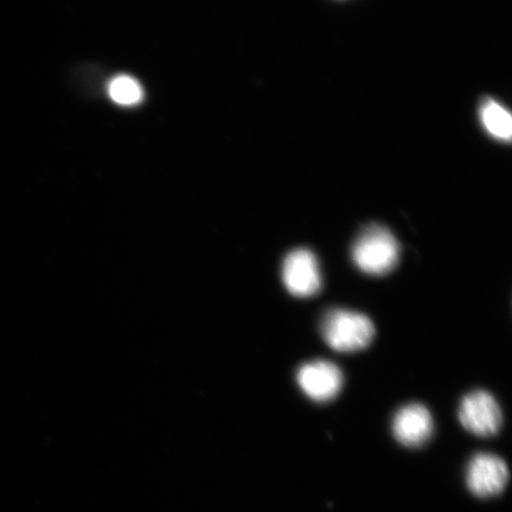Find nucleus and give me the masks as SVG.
Returning a JSON list of instances; mask_svg holds the SVG:
<instances>
[{"label": "nucleus", "mask_w": 512, "mask_h": 512, "mask_svg": "<svg viewBox=\"0 0 512 512\" xmlns=\"http://www.w3.org/2000/svg\"><path fill=\"white\" fill-rule=\"evenodd\" d=\"M108 93L114 102L123 106L139 104L143 99V88L131 76L120 75L108 86Z\"/></svg>", "instance_id": "nucleus-9"}, {"label": "nucleus", "mask_w": 512, "mask_h": 512, "mask_svg": "<svg viewBox=\"0 0 512 512\" xmlns=\"http://www.w3.org/2000/svg\"><path fill=\"white\" fill-rule=\"evenodd\" d=\"M392 430L395 439L401 445L406 447L424 446L433 435V416L424 405L409 403L396 412Z\"/></svg>", "instance_id": "nucleus-7"}, {"label": "nucleus", "mask_w": 512, "mask_h": 512, "mask_svg": "<svg viewBox=\"0 0 512 512\" xmlns=\"http://www.w3.org/2000/svg\"><path fill=\"white\" fill-rule=\"evenodd\" d=\"M510 472L502 458L490 453L476 454L466 469L467 488L480 498L502 494L509 483Z\"/></svg>", "instance_id": "nucleus-5"}, {"label": "nucleus", "mask_w": 512, "mask_h": 512, "mask_svg": "<svg viewBox=\"0 0 512 512\" xmlns=\"http://www.w3.org/2000/svg\"><path fill=\"white\" fill-rule=\"evenodd\" d=\"M460 424L477 437H492L501 430L503 414L497 400L486 390L464 396L459 405Z\"/></svg>", "instance_id": "nucleus-3"}, {"label": "nucleus", "mask_w": 512, "mask_h": 512, "mask_svg": "<svg viewBox=\"0 0 512 512\" xmlns=\"http://www.w3.org/2000/svg\"><path fill=\"white\" fill-rule=\"evenodd\" d=\"M320 334L330 348L354 352L367 348L375 336L373 320L361 312L330 309L320 322Z\"/></svg>", "instance_id": "nucleus-2"}, {"label": "nucleus", "mask_w": 512, "mask_h": 512, "mask_svg": "<svg viewBox=\"0 0 512 512\" xmlns=\"http://www.w3.org/2000/svg\"><path fill=\"white\" fill-rule=\"evenodd\" d=\"M351 256L355 265L364 273L384 275L398 265L400 245L387 227L371 223L357 236Z\"/></svg>", "instance_id": "nucleus-1"}, {"label": "nucleus", "mask_w": 512, "mask_h": 512, "mask_svg": "<svg viewBox=\"0 0 512 512\" xmlns=\"http://www.w3.org/2000/svg\"><path fill=\"white\" fill-rule=\"evenodd\" d=\"M281 278L287 291L300 298L315 296L323 283L317 256L307 248L293 249L285 256Z\"/></svg>", "instance_id": "nucleus-4"}, {"label": "nucleus", "mask_w": 512, "mask_h": 512, "mask_svg": "<svg viewBox=\"0 0 512 512\" xmlns=\"http://www.w3.org/2000/svg\"><path fill=\"white\" fill-rule=\"evenodd\" d=\"M480 120L485 131L501 142H510L512 136V119L507 108L497 101L488 99L480 107Z\"/></svg>", "instance_id": "nucleus-8"}, {"label": "nucleus", "mask_w": 512, "mask_h": 512, "mask_svg": "<svg viewBox=\"0 0 512 512\" xmlns=\"http://www.w3.org/2000/svg\"><path fill=\"white\" fill-rule=\"evenodd\" d=\"M297 382L307 398L317 402L334 400L343 387V373L335 363L318 360L298 369Z\"/></svg>", "instance_id": "nucleus-6"}]
</instances>
